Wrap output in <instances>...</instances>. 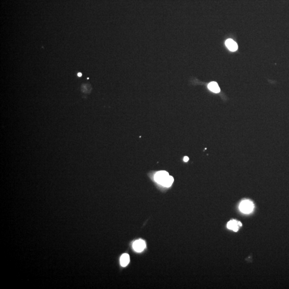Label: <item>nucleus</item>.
<instances>
[{"instance_id": "6e6552de", "label": "nucleus", "mask_w": 289, "mask_h": 289, "mask_svg": "<svg viewBox=\"0 0 289 289\" xmlns=\"http://www.w3.org/2000/svg\"><path fill=\"white\" fill-rule=\"evenodd\" d=\"M174 181V178L171 176H169V177L168 178V179L166 181L165 183L164 184V186H166L167 188H169L170 187L171 185H172V184L173 183Z\"/></svg>"}, {"instance_id": "7ed1b4c3", "label": "nucleus", "mask_w": 289, "mask_h": 289, "mask_svg": "<svg viewBox=\"0 0 289 289\" xmlns=\"http://www.w3.org/2000/svg\"><path fill=\"white\" fill-rule=\"evenodd\" d=\"M133 248L134 251L137 252H141L146 248V243L142 239L135 240L133 244Z\"/></svg>"}, {"instance_id": "f257e3e1", "label": "nucleus", "mask_w": 289, "mask_h": 289, "mask_svg": "<svg viewBox=\"0 0 289 289\" xmlns=\"http://www.w3.org/2000/svg\"><path fill=\"white\" fill-rule=\"evenodd\" d=\"M169 176L170 175L166 171H160L156 173L154 176V180L158 183L164 186V184Z\"/></svg>"}, {"instance_id": "0eeeda50", "label": "nucleus", "mask_w": 289, "mask_h": 289, "mask_svg": "<svg viewBox=\"0 0 289 289\" xmlns=\"http://www.w3.org/2000/svg\"><path fill=\"white\" fill-rule=\"evenodd\" d=\"M208 88L212 92L218 93L220 92V88L219 87L218 83L216 82H211L208 84Z\"/></svg>"}, {"instance_id": "423d86ee", "label": "nucleus", "mask_w": 289, "mask_h": 289, "mask_svg": "<svg viewBox=\"0 0 289 289\" xmlns=\"http://www.w3.org/2000/svg\"><path fill=\"white\" fill-rule=\"evenodd\" d=\"M239 226L238 225V222L235 220H232L228 223L227 228L229 229H231L237 232L239 229Z\"/></svg>"}, {"instance_id": "1a4fd4ad", "label": "nucleus", "mask_w": 289, "mask_h": 289, "mask_svg": "<svg viewBox=\"0 0 289 289\" xmlns=\"http://www.w3.org/2000/svg\"><path fill=\"white\" fill-rule=\"evenodd\" d=\"M189 158L187 157V156H185V157H184V161L185 162H188L189 161Z\"/></svg>"}, {"instance_id": "9d476101", "label": "nucleus", "mask_w": 289, "mask_h": 289, "mask_svg": "<svg viewBox=\"0 0 289 289\" xmlns=\"http://www.w3.org/2000/svg\"><path fill=\"white\" fill-rule=\"evenodd\" d=\"M238 225L239 226H242V224L241 222H238Z\"/></svg>"}, {"instance_id": "9b49d317", "label": "nucleus", "mask_w": 289, "mask_h": 289, "mask_svg": "<svg viewBox=\"0 0 289 289\" xmlns=\"http://www.w3.org/2000/svg\"><path fill=\"white\" fill-rule=\"evenodd\" d=\"M81 73H78V76H81Z\"/></svg>"}, {"instance_id": "20e7f679", "label": "nucleus", "mask_w": 289, "mask_h": 289, "mask_svg": "<svg viewBox=\"0 0 289 289\" xmlns=\"http://www.w3.org/2000/svg\"><path fill=\"white\" fill-rule=\"evenodd\" d=\"M226 47H228V48L232 51H236L238 49V45H237V43L235 42V41H234L232 39H229L226 40Z\"/></svg>"}, {"instance_id": "f03ea898", "label": "nucleus", "mask_w": 289, "mask_h": 289, "mask_svg": "<svg viewBox=\"0 0 289 289\" xmlns=\"http://www.w3.org/2000/svg\"><path fill=\"white\" fill-rule=\"evenodd\" d=\"M254 205L251 201L249 200H245L241 202L239 208L242 212L245 214H248L252 212L253 210Z\"/></svg>"}, {"instance_id": "39448f33", "label": "nucleus", "mask_w": 289, "mask_h": 289, "mask_svg": "<svg viewBox=\"0 0 289 289\" xmlns=\"http://www.w3.org/2000/svg\"><path fill=\"white\" fill-rule=\"evenodd\" d=\"M130 262V256L128 254H123L120 258V263L122 267H126Z\"/></svg>"}]
</instances>
